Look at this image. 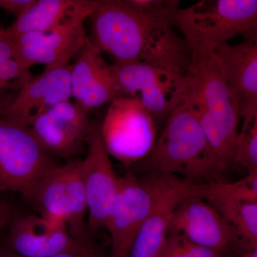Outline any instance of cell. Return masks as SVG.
Instances as JSON below:
<instances>
[{
	"instance_id": "cell-1",
	"label": "cell",
	"mask_w": 257,
	"mask_h": 257,
	"mask_svg": "<svg viewBox=\"0 0 257 257\" xmlns=\"http://www.w3.org/2000/svg\"><path fill=\"white\" fill-rule=\"evenodd\" d=\"M172 0H99L89 18L92 38L116 64L142 62L187 70L190 54L174 28Z\"/></svg>"
},
{
	"instance_id": "cell-2",
	"label": "cell",
	"mask_w": 257,
	"mask_h": 257,
	"mask_svg": "<svg viewBox=\"0 0 257 257\" xmlns=\"http://www.w3.org/2000/svg\"><path fill=\"white\" fill-rule=\"evenodd\" d=\"M135 165L142 172L179 175L199 185L221 182L227 169L211 147L187 98L166 120L150 153Z\"/></svg>"
},
{
	"instance_id": "cell-3",
	"label": "cell",
	"mask_w": 257,
	"mask_h": 257,
	"mask_svg": "<svg viewBox=\"0 0 257 257\" xmlns=\"http://www.w3.org/2000/svg\"><path fill=\"white\" fill-rule=\"evenodd\" d=\"M187 74L190 89L187 98L216 155L229 167L234 165L235 143L239 134V106L230 91L214 50H189Z\"/></svg>"
},
{
	"instance_id": "cell-4",
	"label": "cell",
	"mask_w": 257,
	"mask_h": 257,
	"mask_svg": "<svg viewBox=\"0 0 257 257\" xmlns=\"http://www.w3.org/2000/svg\"><path fill=\"white\" fill-rule=\"evenodd\" d=\"M189 51L214 50L237 35H256V0H202L171 17Z\"/></svg>"
},
{
	"instance_id": "cell-5",
	"label": "cell",
	"mask_w": 257,
	"mask_h": 257,
	"mask_svg": "<svg viewBox=\"0 0 257 257\" xmlns=\"http://www.w3.org/2000/svg\"><path fill=\"white\" fill-rule=\"evenodd\" d=\"M112 67L122 96L140 101L156 122L166 121L188 95L190 78L184 69L142 62Z\"/></svg>"
},
{
	"instance_id": "cell-6",
	"label": "cell",
	"mask_w": 257,
	"mask_h": 257,
	"mask_svg": "<svg viewBox=\"0 0 257 257\" xmlns=\"http://www.w3.org/2000/svg\"><path fill=\"white\" fill-rule=\"evenodd\" d=\"M55 166L30 127L0 116V192L14 191L32 202L40 180Z\"/></svg>"
},
{
	"instance_id": "cell-7",
	"label": "cell",
	"mask_w": 257,
	"mask_h": 257,
	"mask_svg": "<svg viewBox=\"0 0 257 257\" xmlns=\"http://www.w3.org/2000/svg\"><path fill=\"white\" fill-rule=\"evenodd\" d=\"M139 179L131 172L119 178V187L109 216L111 257H130L134 241L155 208L167 173L150 172Z\"/></svg>"
},
{
	"instance_id": "cell-8",
	"label": "cell",
	"mask_w": 257,
	"mask_h": 257,
	"mask_svg": "<svg viewBox=\"0 0 257 257\" xmlns=\"http://www.w3.org/2000/svg\"><path fill=\"white\" fill-rule=\"evenodd\" d=\"M100 126L109 156L126 167L150 153L157 140V122L138 100L120 96L111 101Z\"/></svg>"
},
{
	"instance_id": "cell-9",
	"label": "cell",
	"mask_w": 257,
	"mask_h": 257,
	"mask_svg": "<svg viewBox=\"0 0 257 257\" xmlns=\"http://www.w3.org/2000/svg\"><path fill=\"white\" fill-rule=\"evenodd\" d=\"M32 203L40 216L65 224L76 241L90 245L84 225L87 204L80 161L51 169L37 185Z\"/></svg>"
},
{
	"instance_id": "cell-10",
	"label": "cell",
	"mask_w": 257,
	"mask_h": 257,
	"mask_svg": "<svg viewBox=\"0 0 257 257\" xmlns=\"http://www.w3.org/2000/svg\"><path fill=\"white\" fill-rule=\"evenodd\" d=\"M96 124L87 112L69 100L40 115L30 128L47 155L69 158L84 153L88 136Z\"/></svg>"
},
{
	"instance_id": "cell-11",
	"label": "cell",
	"mask_w": 257,
	"mask_h": 257,
	"mask_svg": "<svg viewBox=\"0 0 257 257\" xmlns=\"http://www.w3.org/2000/svg\"><path fill=\"white\" fill-rule=\"evenodd\" d=\"M168 235H179L191 242L221 252L240 253L236 231L220 213L204 199L189 196L176 207Z\"/></svg>"
},
{
	"instance_id": "cell-12",
	"label": "cell",
	"mask_w": 257,
	"mask_h": 257,
	"mask_svg": "<svg viewBox=\"0 0 257 257\" xmlns=\"http://www.w3.org/2000/svg\"><path fill=\"white\" fill-rule=\"evenodd\" d=\"M87 149V157L80 161V170L89 211V229L95 232L107 229L119 177L111 165L99 124L88 136Z\"/></svg>"
},
{
	"instance_id": "cell-13",
	"label": "cell",
	"mask_w": 257,
	"mask_h": 257,
	"mask_svg": "<svg viewBox=\"0 0 257 257\" xmlns=\"http://www.w3.org/2000/svg\"><path fill=\"white\" fill-rule=\"evenodd\" d=\"M86 19L71 17L50 32L25 34L12 38L15 45V60L25 70L37 64H69L88 39L84 28Z\"/></svg>"
},
{
	"instance_id": "cell-14",
	"label": "cell",
	"mask_w": 257,
	"mask_h": 257,
	"mask_svg": "<svg viewBox=\"0 0 257 257\" xmlns=\"http://www.w3.org/2000/svg\"><path fill=\"white\" fill-rule=\"evenodd\" d=\"M71 69L72 64L45 66L41 74L22 86L9 106L0 109V116L30 127L37 117L52 106L70 100Z\"/></svg>"
},
{
	"instance_id": "cell-15",
	"label": "cell",
	"mask_w": 257,
	"mask_h": 257,
	"mask_svg": "<svg viewBox=\"0 0 257 257\" xmlns=\"http://www.w3.org/2000/svg\"><path fill=\"white\" fill-rule=\"evenodd\" d=\"M221 72L246 124L257 119V35L237 45L224 43L214 49Z\"/></svg>"
},
{
	"instance_id": "cell-16",
	"label": "cell",
	"mask_w": 257,
	"mask_h": 257,
	"mask_svg": "<svg viewBox=\"0 0 257 257\" xmlns=\"http://www.w3.org/2000/svg\"><path fill=\"white\" fill-rule=\"evenodd\" d=\"M10 249L23 257H51L62 253L89 254L92 245L76 241L62 223L42 216H28L15 221L10 233Z\"/></svg>"
},
{
	"instance_id": "cell-17",
	"label": "cell",
	"mask_w": 257,
	"mask_h": 257,
	"mask_svg": "<svg viewBox=\"0 0 257 257\" xmlns=\"http://www.w3.org/2000/svg\"><path fill=\"white\" fill-rule=\"evenodd\" d=\"M200 186L167 174L155 208L134 241L130 257H160L176 207L189 196H198Z\"/></svg>"
},
{
	"instance_id": "cell-18",
	"label": "cell",
	"mask_w": 257,
	"mask_h": 257,
	"mask_svg": "<svg viewBox=\"0 0 257 257\" xmlns=\"http://www.w3.org/2000/svg\"><path fill=\"white\" fill-rule=\"evenodd\" d=\"M99 0H33L5 32L11 38L50 32L71 17L89 18Z\"/></svg>"
},
{
	"instance_id": "cell-19",
	"label": "cell",
	"mask_w": 257,
	"mask_h": 257,
	"mask_svg": "<svg viewBox=\"0 0 257 257\" xmlns=\"http://www.w3.org/2000/svg\"><path fill=\"white\" fill-rule=\"evenodd\" d=\"M211 204L236 231L240 253L257 248V203L236 200L210 192L201 185L199 195Z\"/></svg>"
},
{
	"instance_id": "cell-20",
	"label": "cell",
	"mask_w": 257,
	"mask_h": 257,
	"mask_svg": "<svg viewBox=\"0 0 257 257\" xmlns=\"http://www.w3.org/2000/svg\"><path fill=\"white\" fill-rule=\"evenodd\" d=\"M101 51L89 37L78 54L75 63L72 64L70 84L74 102L82 99L88 88L109 67L103 58Z\"/></svg>"
},
{
	"instance_id": "cell-21",
	"label": "cell",
	"mask_w": 257,
	"mask_h": 257,
	"mask_svg": "<svg viewBox=\"0 0 257 257\" xmlns=\"http://www.w3.org/2000/svg\"><path fill=\"white\" fill-rule=\"evenodd\" d=\"M120 96H122L121 89L115 77L112 65H109L105 72L88 88L82 99L75 103L83 110L88 112L92 109L110 104Z\"/></svg>"
},
{
	"instance_id": "cell-22",
	"label": "cell",
	"mask_w": 257,
	"mask_h": 257,
	"mask_svg": "<svg viewBox=\"0 0 257 257\" xmlns=\"http://www.w3.org/2000/svg\"><path fill=\"white\" fill-rule=\"evenodd\" d=\"M257 174V119L242 124L235 143L234 165Z\"/></svg>"
},
{
	"instance_id": "cell-23",
	"label": "cell",
	"mask_w": 257,
	"mask_h": 257,
	"mask_svg": "<svg viewBox=\"0 0 257 257\" xmlns=\"http://www.w3.org/2000/svg\"><path fill=\"white\" fill-rule=\"evenodd\" d=\"M204 189L215 193L248 203H257V174H247L246 177L234 182H221L204 184Z\"/></svg>"
},
{
	"instance_id": "cell-24",
	"label": "cell",
	"mask_w": 257,
	"mask_h": 257,
	"mask_svg": "<svg viewBox=\"0 0 257 257\" xmlns=\"http://www.w3.org/2000/svg\"><path fill=\"white\" fill-rule=\"evenodd\" d=\"M160 257H231L221 252L191 242L179 235H168Z\"/></svg>"
},
{
	"instance_id": "cell-25",
	"label": "cell",
	"mask_w": 257,
	"mask_h": 257,
	"mask_svg": "<svg viewBox=\"0 0 257 257\" xmlns=\"http://www.w3.org/2000/svg\"><path fill=\"white\" fill-rule=\"evenodd\" d=\"M32 76L29 70L24 69L18 61L14 58L9 59L0 63V95L3 89L8 87L10 81L18 79L25 84Z\"/></svg>"
},
{
	"instance_id": "cell-26",
	"label": "cell",
	"mask_w": 257,
	"mask_h": 257,
	"mask_svg": "<svg viewBox=\"0 0 257 257\" xmlns=\"http://www.w3.org/2000/svg\"><path fill=\"white\" fill-rule=\"evenodd\" d=\"M32 2L33 0H0V8L18 18L28 9Z\"/></svg>"
},
{
	"instance_id": "cell-27",
	"label": "cell",
	"mask_w": 257,
	"mask_h": 257,
	"mask_svg": "<svg viewBox=\"0 0 257 257\" xmlns=\"http://www.w3.org/2000/svg\"><path fill=\"white\" fill-rule=\"evenodd\" d=\"M15 55L14 40L6 33L5 30H0V63L14 58Z\"/></svg>"
},
{
	"instance_id": "cell-28",
	"label": "cell",
	"mask_w": 257,
	"mask_h": 257,
	"mask_svg": "<svg viewBox=\"0 0 257 257\" xmlns=\"http://www.w3.org/2000/svg\"><path fill=\"white\" fill-rule=\"evenodd\" d=\"M12 219L11 209L8 203L0 200V231L8 226Z\"/></svg>"
},
{
	"instance_id": "cell-29",
	"label": "cell",
	"mask_w": 257,
	"mask_h": 257,
	"mask_svg": "<svg viewBox=\"0 0 257 257\" xmlns=\"http://www.w3.org/2000/svg\"><path fill=\"white\" fill-rule=\"evenodd\" d=\"M102 256L99 251L95 252L89 253V254H81V253H62L51 257H101Z\"/></svg>"
},
{
	"instance_id": "cell-30",
	"label": "cell",
	"mask_w": 257,
	"mask_h": 257,
	"mask_svg": "<svg viewBox=\"0 0 257 257\" xmlns=\"http://www.w3.org/2000/svg\"><path fill=\"white\" fill-rule=\"evenodd\" d=\"M235 257H257V248L239 253Z\"/></svg>"
},
{
	"instance_id": "cell-31",
	"label": "cell",
	"mask_w": 257,
	"mask_h": 257,
	"mask_svg": "<svg viewBox=\"0 0 257 257\" xmlns=\"http://www.w3.org/2000/svg\"><path fill=\"white\" fill-rule=\"evenodd\" d=\"M0 257H23L12 251L11 249L0 251Z\"/></svg>"
},
{
	"instance_id": "cell-32",
	"label": "cell",
	"mask_w": 257,
	"mask_h": 257,
	"mask_svg": "<svg viewBox=\"0 0 257 257\" xmlns=\"http://www.w3.org/2000/svg\"><path fill=\"white\" fill-rule=\"evenodd\" d=\"M101 257H104V256H101Z\"/></svg>"
}]
</instances>
